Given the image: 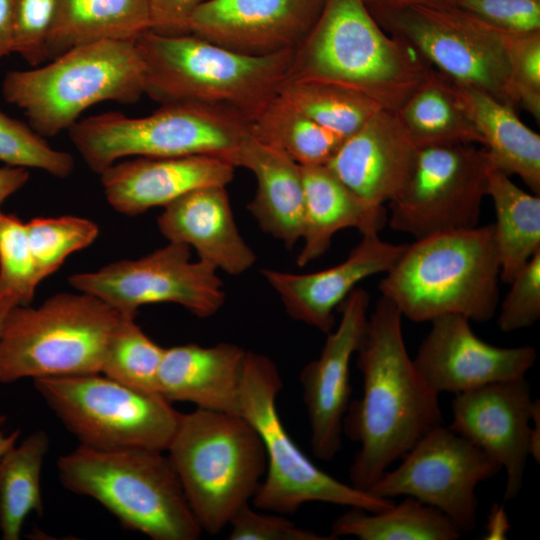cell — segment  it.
Here are the masks:
<instances>
[{
    "instance_id": "7a4b0ae2",
    "label": "cell",
    "mask_w": 540,
    "mask_h": 540,
    "mask_svg": "<svg viewBox=\"0 0 540 540\" xmlns=\"http://www.w3.org/2000/svg\"><path fill=\"white\" fill-rule=\"evenodd\" d=\"M431 68L388 34L363 0H323L315 23L293 51L288 78L337 83L395 112Z\"/></svg>"
},
{
    "instance_id": "d6986e66",
    "label": "cell",
    "mask_w": 540,
    "mask_h": 540,
    "mask_svg": "<svg viewBox=\"0 0 540 540\" xmlns=\"http://www.w3.org/2000/svg\"><path fill=\"white\" fill-rule=\"evenodd\" d=\"M323 0H206L187 32L255 56L294 50L315 23Z\"/></svg>"
},
{
    "instance_id": "e0dca14e",
    "label": "cell",
    "mask_w": 540,
    "mask_h": 540,
    "mask_svg": "<svg viewBox=\"0 0 540 540\" xmlns=\"http://www.w3.org/2000/svg\"><path fill=\"white\" fill-rule=\"evenodd\" d=\"M369 304V294L355 288L338 307L339 324L327 333L320 355L300 372L311 446L321 460L333 459L341 448L351 395L350 363L367 325Z\"/></svg>"
},
{
    "instance_id": "8d00e7d4",
    "label": "cell",
    "mask_w": 540,
    "mask_h": 540,
    "mask_svg": "<svg viewBox=\"0 0 540 540\" xmlns=\"http://www.w3.org/2000/svg\"><path fill=\"white\" fill-rule=\"evenodd\" d=\"M0 161L7 166L35 168L57 178L74 170L70 153L52 148L29 124L0 110Z\"/></svg>"
},
{
    "instance_id": "9c48e42d",
    "label": "cell",
    "mask_w": 540,
    "mask_h": 540,
    "mask_svg": "<svg viewBox=\"0 0 540 540\" xmlns=\"http://www.w3.org/2000/svg\"><path fill=\"white\" fill-rule=\"evenodd\" d=\"M121 313L96 296L58 293L38 307L16 305L0 333V383L100 373Z\"/></svg>"
},
{
    "instance_id": "cb8c5ba5",
    "label": "cell",
    "mask_w": 540,
    "mask_h": 540,
    "mask_svg": "<svg viewBox=\"0 0 540 540\" xmlns=\"http://www.w3.org/2000/svg\"><path fill=\"white\" fill-rule=\"evenodd\" d=\"M246 351L225 342L164 348L157 391L169 402H190L197 408L240 415Z\"/></svg>"
},
{
    "instance_id": "5bb4252c",
    "label": "cell",
    "mask_w": 540,
    "mask_h": 540,
    "mask_svg": "<svg viewBox=\"0 0 540 540\" xmlns=\"http://www.w3.org/2000/svg\"><path fill=\"white\" fill-rule=\"evenodd\" d=\"M368 488L380 498H414L445 514L461 533L476 527V486L501 466L471 441L442 424L424 434Z\"/></svg>"
},
{
    "instance_id": "b9f144b4",
    "label": "cell",
    "mask_w": 540,
    "mask_h": 540,
    "mask_svg": "<svg viewBox=\"0 0 540 540\" xmlns=\"http://www.w3.org/2000/svg\"><path fill=\"white\" fill-rule=\"evenodd\" d=\"M486 24L509 33L540 30L538 0H446Z\"/></svg>"
},
{
    "instance_id": "4fadbf2b",
    "label": "cell",
    "mask_w": 540,
    "mask_h": 540,
    "mask_svg": "<svg viewBox=\"0 0 540 540\" xmlns=\"http://www.w3.org/2000/svg\"><path fill=\"white\" fill-rule=\"evenodd\" d=\"M491 168L475 144L418 148L407 181L388 202L387 223L415 240L478 226Z\"/></svg>"
},
{
    "instance_id": "277c9868",
    "label": "cell",
    "mask_w": 540,
    "mask_h": 540,
    "mask_svg": "<svg viewBox=\"0 0 540 540\" xmlns=\"http://www.w3.org/2000/svg\"><path fill=\"white\" fill-rule=\"evenodd\" d=\"M500 262L493 223L433 234L407 244L379 283L402 317L430 322L447 314L491 320L499 303Z\"/></svg>"
},
{
    "instance_id": "f546056e",
    "label": "cell",
    "mask_w": 540,
    "mask_h": 540,
    "mask_svg": "<svg viewBox=\"0 0 540 540\" xmlns=\"http://www.w3.org/2000/svg\"><path fill=\"white\" fill-rule=\"evenodd\" d=\"M487 195L496 220L494 240L500 262V280L510 283L540 250V195L518 187L510 176L492 166Z\"/></svg>"
},
{
    "instance_id": "681fc988",
    "label": "cell",
    "mask_w": 540,
    "mask_h": 540,
    "mask_svg": "<svg viewBox=\"0 0 540 540\" xmlns=\"http://www.w3.org/2000/svg\"><path fill=\"white\" fill-rule=\"evenodd\" d=\"M6 416L0 414V427L5 423ZM20 430H14L10 434H4L0 431V461L3 456L17 444V441L20 437Z\"/></svg>"
},
{
    "instance_id": "d4e9b609",
    "label": "cell",
    "mask_w": 540,
    "mask_h": 540,
    "mask_svg": "<svg viewBox=\"0 0 540 540\" xmlns=\"http://www.w3.org/2000/svg\"><path fill=\"white\" fill-rule=\"evenodd\" d=\"M234 167L246 168L256 177L257 190L247 208L260 228L291 249L303 234L301 166L252 134L241 146Z\"/></svg>"
},
{
    "instance_id": "83f0119b",
    "label": "cell",
    "mask_w": 540,
    "mask_h": 540,
    "mask_svg": "<svg viewBox=\"0 0 540 540\" xmlns=\"http://www.w3.org/2000/svg\"><path fill=\"white\" fill-rule=\"evenodd\" d=\"M150 29L149 0H58L47 59L99 40L136 41Z\"/></svg>"
},
{
    "instance_id": "8fae6325",
    "label": "cell",
    "mask_w": 540,
    "mask_h": 540,
    "mask_svg": "<svg viewBox=\"0 0 540 540\" xmlns=\"http://www.w3.org/2000/svg\"><path fill=\"white\" fill-rule=\"evenodd\" d=\"M33 385L80 445L91 449L164 452L181 416L159 393L132 389L102 373L35 378Z\"/></svg>"
},
{
    "instance_id": "60d3db41",
    "label": "cell",
    "mask_w": 540,
    "mask_h": 540,
    "mask_svg": "<svg viewBox=\"0 0 540 540\" xmlns=\"http://www.w3.org/2000/svg\"><path fill=\"white\" fill-rule=\"evenodd\" d=\"M511 287L500 306L497 324L512 332L531 327L540 318V250L509 283Z\"/></svg>"
},
{
    "instance_id": "ba28073f",
    "label": "cell",
    "mask_w": 540,
    "mask_h": 540,
    "mask_svg": "<svg viewBox=\"0 0 540 540\" xmlns=\"http://www.w3.org/2000/svg\"><path fill=\"white\" fill-rule=\"evenodd\" d=\"M71 142L97 174L119 159L209 155L234 166L252 121L232 111L196 103H165L152 114L128 117L106 112L78 120Z\"/></svg>"
},
{
    "instance_id": "d6a6232c",
    "label": "cell",
    "mask_w": 540,
    "mask_h": 540,
    "mask_svg": "<svg viewBox=\"0 0 540 540\" xmlns=\"http://www.w3.org/2000/svg\"><path fill=\"white\" fill-rule=\"evenodd\" d=\"M48 449L46 432L37 430L0 461V531L4 540H18L26 517L43 511L40 475Z\"/></svg>"
},
{
    "instance_id": "816d5d0a",
    "label": "cell",
    "mask_w": 540,
    "mask_h": 540,
    "mask_svg": "<svg viewBox=\"0 0 540 540\" xmlns=\"http://www.w3.org/2000/svg\"><path fill=\"white\" fill-rule=\"evenodd\" d=\"M538 1H540V0H538Z\"/></svg>"
},
{
    "instance_id": "603a6c76",
    "label": "cell",
    "mask_w": 540,
    "mask_h": 540,
    "mask_svg": "<svg viewBox=\"0 0 540 540\" xmlns=\"http://www.w3.org/2000/svg\"><path fill=\"white\" fill-rule=\"evenodd\" d=\"M169 242L193 248L200 260L227 274L240 275L256 262V255L236 226L225 186L192 190L164 207L157 218Z\"/></svg>"
},
{
    "instance_id": "f35d334b",
    "label": "cell",
    "mask_w": 540,
    "mask_h": 540,
    "mask_svg": "<svg viewBox=\"0 0 540 540\" xmlns=\"http://www.w3.org/2000/svg\"><path fill=\"white\" fill-rule=\"evenodd\" d=\"M510 80L517 105L540 119V30L505 32Z\"/></svg>"
},
{
    "instance_id": "ac0fdd59",
    "label": "cell",
    "mask_w": 540,
    "mask_h": 540,
    "mask_svg": "<svg viewBox=\"0 0 540 540\" xmlns=\"http://www.w3.org/2000/svg\"><path fill=\"white\" fill-rule=\"evenodd\" d=\"M533 403L525 377L457 393L452 401L453 420L448 427L505 470V500L516 498L523 486Z\"/></svg>"
},
{
    "instance_id": "2e32d148",
    "label": "cell",
    "mask_w": 540,
    "mask_h": 540,
    "mask_svg": "<svg viewBox=\"0 0 540 540\" xmlns=\"http://www.w3.org/2000/svg\"><path fill=\"white\" fill-rule=\"evenodd\" d=\"M431 328L413 359L427 385L436 393H461L490 383L525 377L537 352L529 345L498 347L480 339L463 315L447 314Z\"/></svg>"
},
{
    "instance_id": "7dc6e473",
    "label": "cell",
    "mask_w": 540,
    "mask_h": 540,
    "mask_svg": "<svg viewBox=\"0 0 540 540\" xmlns=\"http://www.w3.org/2000/svg\"><path fill=\"white\" fill-rule=\"evenodd\" d=\"M530 456L540 462V401L534 399L530 428Z\"/></svg>"
},
{
    "instance_id": "c3c4849f",
    "label": "cell",
    "mask_w": 540,
    "mask_h": 540,
    "mask_svg": "<svg viewBox=\"0 0 540 540\" xmlns=\"http://www.w3.org/2000/svg\"><path fill=\"white\" fill-rule=\"evenodd\" d=\"M427 0H363L370 11L392 9Z\"/></svg>"
},
{
    "instance_id": "4dcf8cb0",
    "label": "cell",
    "mask_w": 540,
    "mask_h": 540,
    "mask_svg": "<svg viewBox=\"0 0 540 540\" xmlns=\"http://www.w3.org/2000/svg\"><path fill=\"white\" fill-rule=\"evenodd\" d=\"M330 534L360 540H456L462 535L441 511L411 497L377 512L350 507L334 520Z\"/></svg>"
},
{
    "instance_id": "bcb514c9",
    "label": "cell",
    "mask_w": 540,
    "mask_h": 540,
    "mask_svg": "<svg viewBox=\"0 0 540 540\" xmlns=\"http://www.w3.org/2000/svg\"><path fill=\"white\" fill-rule=\"evenodd\" d=\"M13 0H0V62L13 52Z\"/></svg>"
},
{
    "instance_id": "3957f363",
    "label": "cell",
    "mask_w": 540,
    "mask_h": 540,
    "mask_svg": "<svg viewBox=\"0 0 540 540\" xmlns=\"http://www.w3.org/2000/svg\"><path fill=\"white\" fill-rule=\"evenodd\" d=\"M144 65L145 94L165 103H196L251 121L288 79L293 51L247 55L191 33L148 30L136 41Z\"/></svg>"
},
{
    "instance_id": "ab89813d",
    "label": "cell",
    "mask_w": 540,
    "mask_h": 540,
    "mask_svg": "<svg viewBox=\"0 0 540 540\" xmlns=\"http://www.w3.org/2000/svg\"><path fill=\"white\" fill-rule=\"evenodd\" d=\"M58 0H13V52L30 67L47 62Z\"/></svg>"
},
{
    "instance_id": "1f68e13d",
    "label": "cell",
    "mask_w": 540,
    "mask_h": 540,
    "mask_svg": "<svg viewBox=\"0 0 540 540\" xmlns=\"http://www.w3.org/2000/svg\"><path fill=\"white\" fill-rule=\"evenodd\" d=\"M252 134L300 166L326 165L347 138L318 124L281 94L253 119Z\"/></svg>"
},
{
    "instance_id": "5b68a950",
    "label": "cell",
    "mask_w": 540,
    "mask_h": 540,
    "mask_svg": "<svg viewBox=\"0 0 540 540\" xmlns=\"http://www.w3.org/2000/svg\"><path fill=\"white\" fill-rule=\"evenodd\" d=\"M1 92L38 134L52 137L97 103L140 100L144 65L135 41L99 40L72 47L43 66L8 71Z\"/></svg>"
},
{
    "instance_id": "f907efd6",
    "label": "cell",
    "mask_w": 540,
    "mask_h": 540,
    "mask_svg": "<svg viewBox=\"0 0 540 540\" xmlns=\"http://www.w3.org/2000/svg\"><path fill=\"white\" fill-rule=\"evenodd\" d=\"M16 305L18 304L12 298H8V297L0 298V333H1L3 321L5 319L6 314L12 307Z\"/></svg>"
},
{
    "instance_id": "7402d4cb",
    "label": "cell",
    "mask_w": 540,
    "mask_h": 540,
    "mask_svg": "<svg viewBox=\"0 0 540 540\" xmlns=\"http://www.w3.org/2000/svg\"><path fill=\"white\" fill-rule=\"evenodd\" d=\"M235 167L209 155L137 157L114 163L99 175L108 203L117 212L136 216L165 207L182 195L206 186H226Z\"/></svg>"
},
{
    "instance_id": "30bf717a",
    "label": "cell",
    "mask_w": 540,
    "mask_h": 540,
    "mask_svg": "<svg viewBox=\"0 0 540 540\" xmlns=\"http://www.w3.org/2000/svg\"><path fill=\"white\" fill-rule=\"evenodd\" d=\"M283 383L276 364L267 356L246 351L240 390V415L259 434L266 453V472L252 502L255 507L292 514L312 501L377 512L392 499L341 482L318 468L295 444L277 409Z\"/></svg>"
},
{
    "instance_id": "7bdbcfd3",
    "label": "cell",
    "mask_w": 540,
    "mask_h": 540,
    "mask_svg": "<svg viewBox=\"0 0 540 540\" xmlns=\"http://www.w3.org/2000/svg\"><path fill=\"white\" fill-rule=\"evenodd\" d=\"M231 540H335L297 526L288 519L253 510L249 503L241 507L229 522Z\"/></svg>"
},
{
    "instance_id": "7c38bea8",
    "label": "cell",
    "mask_w": 540,
    "mask_h": 540,
    "mask_svg": "<svg viewBox=\"0 0 540 540\" xmlns=\"http://www.w3.org/2000/svg\"><path fill=\"white\" fill-rule=\"evenodd\" d=\"M370 12L388 34L404 41L451 80L482 90L513 108L517 105L505 31L446 0Z\"/></svg>"
},
{
    "instance_id": "4316f807",
    "label": "cell",
    "mask_w": 540,
    "mask_h": 540,
    "mask_svg": "<svg viewBox=\"0 0 540 540\" xmlns=\"http://www.w3.org/2000/svg\"><path fill=\"white\" fill-rule=\"evenodd\" d=\"M450 81L483 139L492 166L518 176L532 193L540 195L539 134L519 119L512 106L482 90Z\"/></svg>"
},
{
    "instance_id": "e575fe53",
    "label": "cell",
    "mask_w": 540,
    "mask_h": 540,
    "mask_svg": "<svg viewBox=\"0 0 540 540\" xmlns=\"http://www.w3.org/2000/svg\"><path fill=\"white\" fill-rule=\"evenodd\" d=\"M135 317L121 313L107 341L100 373L132 389L158 393L164 348L143 332Z\"/></svg>"
},
{
    "instance_id": "ee69618b",
    "label": "cell",
    "mask_w": 540,
    "mask_h": 540,
    "mask_svg": "<svg viewBox=\"0 0 540 540\" xmlns=\"http://www.w3.org/2000/svg\"><path fill=\"white\" fill-rule=\"evenodd\" d=\"M206 0H149L151 29L163 35L187 34L191 13Z\"/></svg>"
},
{
    "instance_id": "f1b7e54d",
    "label": "cell",
    "mask_w": 540,
    "mask_h": 540,
    "mask_svg": "<svg viewBox=\"0 0 540 540\" xmlns=\"http://www.w3.org/2000/svg\"><path fill=\"white\" fill-rule=\"evenodd\" d=\"M395 113L417 149L447 144L483 145L450 79L433 67Z\"/></svg>"
},
{
    "instance_id": "9a60e30c",
    "label": "cell",
    "mask_w": 540,
    "mask_h": 540,
    "mask_svg": "<svg viewBox=\"0 0 540 540\" xmlns=\"http://www.w3.org/2000/svg\"><path fill=\"white\" fill-rule=\"evenodd\" d=\"M68 280L77 291L96 296L123 314L136 315L146 304L175 303L207 318L225 302L217 269L200 259L191 261L190 247L175 242L142 258L116 261Z\"/></svg>"
},
{
    "instance_id": "f6af8a7d",
    "label": "cell",
    "mask_w": 540,
    "mask_h": 540,
    "mask_svg": "<svg viewBox=\"0 0 540 540\" xmlns=\"http://www.w3.org/2000/svg\"><path fill=\"white\" fill-rule=\"evenodd\" d=\"M29 180L26 168L5 166L0 168V206L12 194L20 190Z\"/></svg>"
},
{
    "instance_id": "52a82bcc",
    "label": "cell",
    "mask_w": 540,
    "mask_h": 540,
    "mask_svg": "<svg viewBox=\"0 0 540 540\" xmlns=\"http://www.w3.org/2000/svg\"><path fill=\"white\" fill-rule=\"evenodd\" d=\"M202 530L217 534L255 495L266 453L242 416L202 408L181 414L166 450Z\"/></svg>"
},
{
    "instance_id": "ffe728a7",
    "label": "cell",
    "mask_w": 540,
    "mask_h": 540,
    "mask_svg": "<svg viewBox=\"0 0 540 540\" xmlns=\"http://www.w3.org/2000/svg\"><path fill=\"white\" fill-rule=\"evenodd\" d=\"M407 244H392L379 233L362 234L341 263L318 272L297 274L263 269L262 275L279 295L288 315L324 333L335 325L334 311L362 280L386 273Z\"/></svg>"
},
{
    "instance_id": "6da1fadb",
    "label": "cell",
    "mask_w": 540,
    "mask_h": 540,
    "mask_svg": "<svg viewBox=\"0 0 540 540\" xmlns=\"http://www.w3.org/2000/svg\"><path fill=\"white\" fill-rule=\"evenodd\" d=\"M363 393L350 402L343 433L359 444L351 485L367 491L428 431L443 423L439 394L420 376L406 349L402 315L380 296L357 348Z\"/></svg>"
},
{
    "instance_id": "484cf974",
    "label": "cell",
    "mask_w": 540,
    "mask_h": 540,
    "mask_svg": "<svg viewBox=\"0 0 540 540\" xmlns=\"http://www.w3.org/2000/svg\"><path fill=\"white\" fill-rule=\"evenodd\" d=\"M301 171L304 246L296 260L299 267L322 256L340 230L356 228L361 234L379 233L386 225L387 209L360 198L326 165L301 166Z\"/></svg>"
},
{
    "instance_id": "d590c367",
    "label": "cell",
    "mask_w": 540,
    "mask_h": 540,
    "mask_svg": "<svg viewBox=\"0 0 540 540\" xmlns=\"http://www.w3.org/2000/svg\"><path fill=\"white\" fill-rule=\"evenodd\" d=\"M26 230L40 281L56 272L69 255L93 243L99 234L95 222L73 215L34 218L26 223Z\"/></svg>"
},
{
    "instance_id": "8992f818",
    "label": "cell",
    "mask_w": 540,
    "mask_h": 540,
    "mask_svg": "<svg viewBox=\"0 0 540 540\" xmlns=\"http://www.w3.org/2000/svg\"><path fill=\"white\" fill-rule=\"evenodd\" d=\"M66 489L105 507L130 530L154 540H195L199 526L163 451L96 450L82 445L57 461Z\"/></svg>"
},
{
    "instance_id": "74e56055",
    "label": "cell",
    "mask_w": 540,
    "mask_h": 540,
    "mask_svg": "<svg viewBox=\"0 0 540 540\" xmlns=\"http://www.w3.org/2000/svg\"><path fill=\"white\" fill-rule=\"evenodd\" d=\"M41 281L30 250L26 223L0 210V298L29 305Z\"/></svg>"
},
{
    "instance_id": "836d02e7",
    "label": "cell",
    "mask_w": 540,
    "mask_h": 540,
    "mask_svg": "<svg viewBox=\"0 0 540 540\" xmlns=\"http://www.w3.org/2000/svg\"><path fill=\"white\" fill-rule=\"evenodd\" d=\"M279 94L318 124L344 137L383 109L357 90L324 80L288 78Z\"/></svg>"
},
{
    "instance_id": "44dd1931",
    "label": "cell",
    "mask_w": 540,
    "mask_h": 540,
    "mask_svg": "<svg viewBox=\"0 0 540 540\" xmlns=\"http://www.w3.org/2000/svg\"><path fill=\"white\" fill-rule=\"evenodd\" d=\"M416 153L396 113L380 109L343 141L326 166L360 198L384 206L404 186Z\"/></svg>"
}]
</instances>
